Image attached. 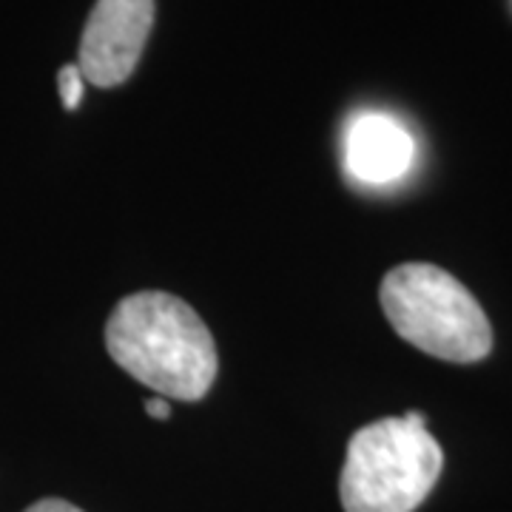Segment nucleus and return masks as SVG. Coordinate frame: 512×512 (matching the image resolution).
<instances>
[{
  "mask_svg": "<svg viewBox=\"0 0 512 512\" xmlns=\"http://www.w3.org/2000/svg\"><path fill=\"white\" fill-rule=\"evenodd\" d=\"M111 359L163 399L200 402L220 359L208 325L188 302L163 291L131 293L106 322Z\"/></svg>",
  "mask_w": 512,
  "mask_h": 512,
  "instance_id": "obj_1",
  "label": "nucleus"
},
{
  "mask_svg": "<svg viewBox=\"0 0 512 512\" xmlns=\"http://www.w3.org/2000/svg\"><path fill=\"white\" fill-rule=\"evenodd\" d=\"M444 467L421 413L390 416L353 433L339 478L345 512H413Z\"/></svg>",
  "mask_w": 512,
  "mask_h": 512,
  "instance_id": "obj_2",
  "label": "nucleus"
},
{
  "mask_svg": "<svg viewBox=\"0 0 512 512\" xmlns=\"http://www.w3.org/2000/svg\"><path fill=\"white\" fill-rule=\"evenodd\" d=\"M379 299L390 328L436 359L473 365L493 350V328L476 296L436 265L393 268L382 279Z\"/></svg>",
  "mask_w": 512,
  "mask_h": 512,
  "instance_id": "obj_3",
  "label": "nucleus"
},
{
  "mask_svg": "<svg viewBox=\"0 0 512 512\" xmlns=\"http://www.w3.org/2000/svg\"><path fill=\"white\" fill-rule=\"evenodd\" d=\"M154 26V0H97L80 40V74L111 89L137 69Z\"/></svg>",
  "mask_w": 512,
  "mask_h": 512,
  "instance_id": "obj_4",
  "label": "nucleus"
},
{
  "mask_svg": "<svg viewBox=\"0 0 512 512\" xmlns=\"http://www.w3.org/2000/svg\"><path fill=\"white\" fill-rule=\"evenodd\" d=\"M413 160L416 140L390 114H359L345 131V171L356 183H396L410 171Z\"/></svg>",
  "mask_w": 512,
  "mask_h": 512,
  "instance_id": "obj_5",
  "label": "nucleus"
},
{
  "mask_svg": "<svg viewBox=\"0 0 512 512\" xmlns=\"http://www.w3.org/2000/svg\"><path fill=\"white\" fill-rule=\"evenodd\" d=\"M57 83H60V97H63V106L72 111L80 106L83 100V74L77 66H63L60 74H57Z\"/></svg>",
  "mask_w": 512,
  "mask_h": 512,
  "instance_id": "obj_6",
  "label": "nucleus"
},
{
  "mask_svg": "<svg viewBox=\"0 0 512 512\" xmlns=\"http://www.w3.org/2000/svg\"><path fill=\"white\" fill-rule=\"evenodd\" d=\"M26 512H83L80 507H74L69 501H63V498H43V501H37L32 504Z\"/></svg>",
  "mask_w": 512,
  "mask_h": 512,
  "instance_id": "obj_7",
  "label": "nucleus"
},
{
  "mask_svg": "<svg viewBox=\"0 0 512 512\" xmlns=\"http://www.w3.org/2000/svg\"><path fill=\"white\" fill-rule=\"evenodd\" d=\"M146 410L151 419H160V421H168L171 416V410H168V402H165L163 396H151L146 402Z\"/></svg>",
  "mask_w": 512,
  "mask_h": 512,
  "instance_id": "obj_8",
  "label": "nucleus"
}]
</instances>
